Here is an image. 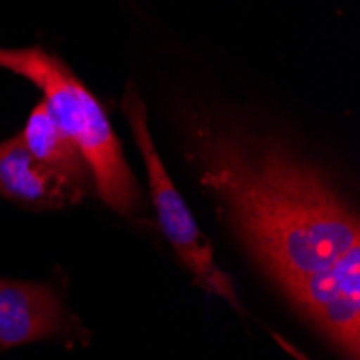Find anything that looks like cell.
<instances>
[{
  "label": "cell",
  "instance_id": "obj_2",
  "mask_svg": "<svg viewBox=\"0 0 360 360\" xmlns=\"http://www.w3.org/2000/svg\"><path fill=\"white\" fill-rule=\"evenodd\" d=\"M0 68L30 80L44 93L48 110L84 155L95 190L110 210L127 218L145 212L141 186L127 167L106 108L68 63L39 46L0 48Z\"/></svg>",
  "mask_w": 360,
  "mask_h": 360
},
{
  "label": "cell",
  "instance_id": "obj_3",
  "mask_svg": "<svg viewBox=\"0 0 360 360\" xmlns=\"http://www.w3.org/2000/svg\"><path fill=\"white\" fill-rule=\"evenodd\" d=\"M123 112L132 129V136L136 141L139 151L143 153L145 167H147V179H149V194L158 212V222L165 238L173 246L175 255L186 266V270L194 276L196 285L203 287L207 293L224 298L236 311H244L240 307L236 283L233 278L224 274L214 261V248L212 242L203 236L194 220V214L186 205L184 196L171 181L165 162H162L151 132L147 123V108L141 95L129 84L123 97Z\"/></svg>",
  "mask_w": 360,
  "mask_h": 360
},
{
  "label": "cell",
  "instance_id": "obj_4",
  "mask_svg": "<svg viewBox=\"0 0 360 360\" xmlns=\"http://www.w3.org/2000/svg\"><path fill=\"white\" fill-rule=\"evenodd\" d=\"M86 333L46 283L0 278V349L44 339H84Z\"/></svg>",
  "mask_w": 360,
  "mask_h": 360
},
{
  "label": "cell",
  "instance_id": "obj_5",
  "mask_svg": "<svg viewBox=\"0 0 360 360\" xmlns=\"http://www.w3.org/2000/svg\"><path fill=\"white\" fill-rule=\"evenodd\" d=\"M0 196L28 210H60L86 194L37 162L15 134L0 143Z\"/></svg>",
  "mask_w": 360,
  "mask_h": 360
},
{
  "label": "cell",
  "instance_id": "obj_1",
  "mask_svg": "<svg viewBox=\"0 0 360 360\" xmlns=\"http://www.w3.org/2000/svg\"><path fill=\"white\" fill-rule=\"evenodd\" d=\"M201 184L276 287L347 360L360 354V218L319 169L274 136L196 127Z\"/></svg>",
  "mask_w": 360,
  "mask_h": 360
},
{
  "label": "cell",
  "instance_id": "obj_6",
  "mask_svg": "<svg viewBox=\"0 0 360 360\" xmlns=\"http://www.w3.org/2000/svg\"><path fill=\"white\" fill-rule=\"evenodd\" d=\"M20 139L30 155L41 162L44 167L78 186L84 194H91L95 190L93 175L84 155L80 153L76 143L63 132V127L56 123L46 102H39L30 110Z\"/></svg>",
  "mask_w": 360,
  "mask_h": 360
}]
</instances>
